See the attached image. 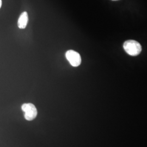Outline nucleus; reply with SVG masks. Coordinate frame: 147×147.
Returning <instances> with one entry per match:
<instances>
[{"label":"nucleus","mask_w":147,"mask_h":147,"mask_svg":"<svg viewBox=\"0 0 147 147\" xmlns=\"http://www.w3.org/2000/svg\"><path fill=\"white\" fill-rule=\"evenodd\" d=\"M124 50L127 54L132 56H136L142 51L141 44L134 40H128L123 44Z\"/></svg>","instance_id":"obj_1"},{"label":"nucleus","mask_w":147,"mask_h":147,"mask_svg":"<svg viewBox=\"0 0 147 147\" xmlns=\"http://www.w3.org/2000/svg\"><path fill=\"white\" fill-rule=\"evenodd\" d=\"M21 109L25 112L24 117L27 121H32L36 118L37 110L33 104L31 103L24 104L22 105Z\"/></svg>","instance_id":"obj_2"},{"label":"nucleus","mask_w":147,"mask_h":147,"mask_svg":"<svg viewBox=\"0 0 147 147\" xmlns=\"http://www.w3.org/2000/svg\"><path fill=\"white\" fill-rule=\"evenodd\" d=\"M65 57L73 67H77L81 64V57L80 55L76 51L72 50H68L65 53Z\"/></svg>","instance_id":"obj_3"},{"label":"nucleus","mask_w":147,"mask_h":147,"mask_svg":"<svg viewBox=\"0 0 147 147\" xmlns=\"http://www.w3.org/2000/svg\"><path fill=\"white\" fill-rule=\"evenodd\" d=\"M28 21V16L26 11H24L19 16L18 21V26L20 29H24L27 26Z\"/></svg>","instance_id":"obj_4"},{"label":"nucleus","mask_w":147,"mask_h":147,"mask_svg":"<svg viewBox=\"0 0 147 147\" xmlns=\"http://www.w3.org/2000/svg\"><path fill=\"white\" fill-rule=\"evenodd\" d=\"M1 6H2V0H0V8H1Z\"/></svg>","instance_id":"obj_5"},{"label":"nucleus","mask_w":147,"mask_h":147,"mask_svg":"<svg viewBox=\"0 0 147 147\" xmlns=\"http://www.w3.org/2000/svg\"><path fill=\"white\" fill-rule=\"evenodd\" d=\"M112 1H117V0H112Z\"/></svg>","instance_id":"obj_6"}]
</instances>
